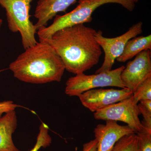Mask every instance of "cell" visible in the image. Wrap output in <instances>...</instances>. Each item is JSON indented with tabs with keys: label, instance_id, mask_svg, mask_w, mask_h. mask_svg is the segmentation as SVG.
Wrapping results in <instances>:
<instances>
[{
	"label": "cell",
	"instance_id": "12",
	"mask_svg": "<svg viewBox=\"0 0 151 151\" xmlns=\"http://www.w3.org/2000/svg\"><path fill=\"white\" fill-rule=\"evenodd\" d=\"M17 126L15 111L8 112L0 118V151H21L15 145L12 135Z\"/></svg>",
	"mask_w": 151,
	"mask_h": 151
},
{
	"label": "cell",
	"instance_id": "3",
	"mask_svg": "<svg viewBox=\"0 0 151 151\" xmlns=\"http://www.w3.org/2000/svg\"><path fill=\"white\" fill-rule=\"evenodd\" d=\"M78 5L73 10L63 15H56L51 25L38 30L39 40L48 38L61 29L90 22L92 21V14L94 11L105 4H119L130 12L134 10L135 6L134 0H78Z\"/></svg>",
	"mask_w": 151,
	"mask_h": 151
},
{
	"label": "cell",
	"instance_id": "7",
	"mask_svg": "<svg viewBox=\"0 0 151 151\" xmlns=\"http://www.w3.org/2000/svg\"><path fill=\"white\" fill-rule=\"evenodd\" d=\"M140 114L137 103L132 96L94 112V116L97 120L124 122L137 133L143 127L139 118Z\"/></svg>",
	"mask_w": 151,
	"mask_h": 151
},
{
	"label": "cell",
	"instance_id": "10",
	"mask_svg": "<svg viewBox=\"0 0 151 151\" xmlns=\"http://www.w3.org/2000/svg\"><path fill=\"white\" fill-rule=\"evenodd\" d=\"M97 140V151H111L115 144L125 135L136 133L128 125L122 126L115 121H106L105 124H100L94 131Z\"/></svg>",
	"mask_w": 151,
	"mask_h": 151
},
{
	"label": "cell",
	"instance_id": "21",
	"mask_svg": "<svg viewBox=\"0 0 151 151\" xmlns=\"http://www.w3.org/2000/svg\"><path fill=\"white\" fill-rule=\"evenodd\" d=\"M140 104L142 105L149 111H151V100H141L140 101Z\"/></svg>",
	"mask_w": 151,
	"mask_h": 151
},
{
	"label": "cell",
	"instance_id": "6",
	"mask_svg": "<svg viewBox=\"0 0 151 151\" xmlns=\"http://www.w3.org/2000/svg\"><path fill=\"white\" fill-rule=\"evenodd\" d=\"M142 22H139L132 26L124 34L116 37H105L101 30L97 31L95 40L103 48L105 58L102 66L96 70L95 73L112 70L115 60L123 53L127 42L142 32Z\"/></svg>",
	"mask_w": 151,
	"mask_h": 151
},
{
	"label": "cell",
	"instance_id": "17",
	"mask_svg": "<svg viewBox=\"0 0 151 151\" xmlns=\"http://www.w3.org/2000/svg\"><path fill=\"white\" fill-rule=\"evenodd\" d=\"M139 151H151V130L142 127L136 133Z\"/></svg>",
	"mask_w": 151,
	"mask_h": 151
},
{
	"label": "cell",
	"instance_id": "8",
	"mask_svg": "<svg viewBox=\"0 0 151 151\" xmlns=\"http://www.w3.org/2000/svg\"><path fill=\"white\" fill-rule=\"evenodd\" d=\"M151 77V52L146 50L129 61L122 71L121 79L124 87L134 92L145 80Z\"/></svg>",
	"mask_w": 151,
	"mask_h": 151
},
{
	"label": "cell",
	"instance_id": "22",
	"mask_svg": "<svg viewBox=\"0 0 151 151\" xmlns=\"http://www.w3.org/2000/svg\"><path fill=\"white\" fill-rule=\"evenodd\" d=\"M3 20L1 19H0V29L1 27L2 24Z\"/></svg>",
	"mask_w": 151,
	"mask_h": 151
},
{
	"label": "cell",
	"instance_id": "5",
	"mask_svg": "<svg viewBox=\"0 0 151 151\" xmlns=\"http://www.w3.org/2000/svg\"><path fill=\"white\" fill-rule=\"evenodd\" d=\"M124 65L114 70L104 71L92 75L84 73L76 74L66 82L65 93L68 96H78L83 92L97 87L113 86L125 88L122 84L121 74Z\"/></svg>",
	"mask_w": 151,
	"mask_h": 151
},
{
	"label": "cell",
	"instance_id": "9",
	"mask_svg": "<svg viewBox=\"0 0 151 151\" xmlns=\"http://www.w3.org/2000/svg\"><path fill=\"white\" fill-rule=\"evenodd\" d=\"M133 92L127 88L122 89H91L78 95L81 104L91 112L102 110L110 105L129 98Z\"/></svg>",
	"mask_w": 151,
	"mask_h": 151
},
{
	"label": "cell",
	"instance_id": "20",
	"mask_svg": "<svg viewBox=\"0 0 151 151\" xmlns=\"http://www.w3.org/2000/svg\"><path fill=\"white\" fill-rule=\"evenodd\" d=\"M97 143L96 139L85 143L83 145L82 151H97Z\"/></svg>",
	"mask_w": 151,
	"mask_h": 151
},
{
	"label": "cell",
	"instance_id": "23",
	"mask_svg": "<svg viewBox=\"0 0 151 151\" xmlns=\"http://www.w3.org/2000/svg\"><path fill=\"white\" fill-rule=\"evenodd\" d=\"M134 1L135 2V3L137 2L138 1H139V0H134Z\"/></svg>",
	"mask_w": 151,
	"mask_h": 151
},
{
	"label": "cell",
	"instance_id": "19",
	"mask_svg": "<svg viewBox=\"0 0 151 151\" xmlns=\"http://www.w3.org/2000/svg\"><path fill=\"white\" fill-rule=\"evenodd\" d=\"M18 107H21L20 105L14 104L12 101L0 102V118L3 116V114L11 111H15Z\"/></svg>",
	"mask_w": 151,
	"mask_h": 151
},
{
	"label": "cell",
	"instance_id": "14",
	"mask_svg": "<svg viewBox=\"0 0 151 151\" xmlns=\"http://www.w3.org/2000/svg\"><path fill=\"white\" fill-rule=\"evenodd\" d=\"M111 151H139L136 133L125 135L119 140Z\"/></svg>",
	"mask_w": 151,
	"mask_h": 151
},
{
	"label": "cell",
	"instance_id": "13",
	"mask_svg": "<svg viewBox=\"0 0 151 151\" xmlns=\"http://www.w3.org/2000/svg\"><path fill=\"white\" fill-rule=\"evenodd\" d=\"M151 49V35L139 36L127 42L122 54L116 59L119 62H125L132 59L141 52Z\"/></svg>",
	"mask_w": 151,
	"mask_h": 151
},
{
	"label": "cell",
	"instance_id": "24",
	"mask_svg": "<svg viewBox=\"0 0 151 151\" xmlns=\"http://www.w3.org/2000/svg\"><path fill=\"white\" fill-rule=\"evenodd\" d=\"M3 70H0V72H1V71H2Z\"/></svg>",
	"mask_w": 151,
	"mask_h": 151
},
{
	"label": "cell",
	"instance_id": "16",
	"mask_svg": "<svg viewBox=\"0 0 151 151\" xmlns=\"http://www.w3.org/2000/svg\"><path fill=\"white\" fill-rule=\"evenodd\" d=\"M133 97L137 103L142 100H151V77L138 86L133 92Z\"/></svg>",
	"mask_w": 151,
	"mask_h": 151
},
{
	"label": "cell",
	"instance_id": "11",
	"mask_svg": "<svg viewBox=\"0 0 151 151\" xmlns=\"http://www.w3.org/2000/svg\"><path fill=\"white\" fill-rule=\"evenodd\" d=\"M76 2V0H39L36 7L34 17L37 19V30L46 27L47 23L58 13L65 12Z\"/></svg>",
	"mask_w": 151,
	"mask_h": 151
},
{
	"label": "cell",
	"instance_id": "18",
	"mask_svg": "<svg viewBox=\"0 0 151 151\" xmlns=\"http://www.w3.org/2000/svg\"><path fill=\"white\" fill-rule=\"evenodd\" d=\"M138 105L140 113L144 118L142 122L143 127L151 130V111H149L141 104H138Z\"/></svg>",
	"mask_w": 151,
	"mask_h": 151
},
{
	"label": "cell",
	"instance_id": "15",
	"mask_svg": "<svg viewBox=\"0 0 151 151\" xmlns=\"http://www.w3.org/2000/svg\"><path fill=\"white\" fill-rule=\"evenodd\" d=\"M51 143V137L49 134V127L46 124L42 123L35 145L29 151H38L41 148H45L50 146Z\"/></svg>",
	"mask_w": 151,
	"mask_h": 151
},
{
	"label": "cell",
	"instance_id": "4",
	"mask_svg": "<svg viewBox=\"0 0 151 151\" xmlns=\"http://www.w3.org/2000/svg\"><path fill=\"white\" fill-rule=\"evenodd\" d=\"M33 0H0V5L5 9L9 29L19 32L24 49L37 43L35 25L30 20L29 11Z\"/></svg>",
	"mask_w": 151,
	"mask_h": 151
},
{
	"label": "cell",
	"instance_id": "1",
	"mask_svg": "<svg viewBox=\"0 0 151 151\" xmlns=\"http://www.w3.org/2000/svg\"><path fill=\"white\" fill-rule=\"evenodd\" d=\"M96 30L84 24L61 29L45 39L63 63L65 69L73 74L84 73L97 65L102 53L95 40Z\"/></svg>",
	"mask_w": 151,
	"mask_h": 151
},
{
	"label": "cell",
	"instance_id": "2",
	"mask_svg": "<svg viewBox=\"0 0 151 151\" xmlns=\"http://www.w3.org/2000/svg\"><path fill=\"white\" fill-rule=\"evenodd\" d=\"M9 69L20 81L35 84L59 82L65 70L62 60L54 49L41 40L25 49L11 63Z\"/></svg>",
	"mask_w": 151,
	"mask_h": 151
}]
</instances>
